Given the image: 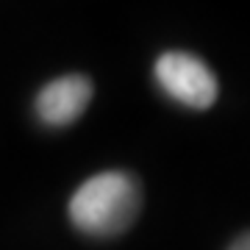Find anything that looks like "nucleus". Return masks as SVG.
I'll return each instance as SVG.
<instances>
[{
  "instance_id": "3",
  "label": "nucleus",
  "mask_w": 250,
  "mask_h": 250,
  "mask_svg": "<svg viewBox=\"0 0 250 250\" xmlns=\"http://www.w3.org/2000/svg\"><path fill=\"white\" fill-rule=\"evenodd\" d=\"M92 86L89 75H59L50 83H45L39 95H36V117L50 128H64L72 125L86 108L92 100Z\"/></svg>"
},
{
  "instance_id": "1",
  "label": "nucleus",
  "mask_w": 250,
  "mask_h": 250,
  "mask_svg": "<svg viewBox=\"0 0 250 250\" xmlns=\"http://www.w3.org/2000/svg\"><path fill=\"white\" fill-rule=\"evenodd\" d=\"M142 208V187L125 170L98 172L81 184L70 197V223L86 236H120Z\"/></svg>"
},
{
  "instance_id": "2",
  "label": "nucleus",
  "mask_w": 250,
  "mask_h": 250,
  "mask_svg": "<svg viewBox=\"0 0 250 250\" xmlns=\"http://www.w3.org/2000/svg\"><path fill=\"white\" fill-rule=\"evenodd\" d=\"M153 75L161 89L187 108L203 111V108L214 106L217 95H220L217 75L195 53H184V50L161 53L153 64Z\"/></svg>"
},
{
  "instance_id": "4",
  "label": "nucleus",
  "mask_w": 250,
  "mask_h": 250,
  "mask_svg": "<svg viewBox=\"0 0 250 250\" xmlns=\"http://www.w3.org/2000/svg\"><path fill=\"white\" fill-rule=\"evenodd\" d=\"M228 250H250V239H248V233L236 236V239L231 242V248H228Z\"/></svg>"
}]
</instances>
